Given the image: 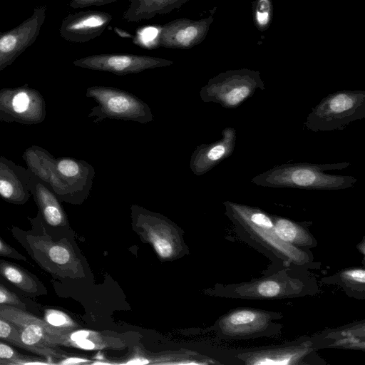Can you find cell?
Segmentation results:
<instances>
[{"mask_svg":"<svg viewBox=\"0 0 365 365\" xmlns=\"http://www.w3.org/2000/svg\"><path fill=\"white\" fill-rule=\"evenodd\" d=\"M214 19L212 16L199 20L180 18L163 24L158 36L159 46L189 49L204 41Z\"/></svg>","mask_w":365,"mask_h":365,"instance_id":"cell-13","label":"cell"},{"mask_svg":"<svg viewBox=\"0 0 365 365\" xmlns=\"http://www.w3.org/2000/svg\"><path fill=\"white\" fill-rule=\"evenodd\" d=\"M1 33V30H0V34Z\"/></svg>","mask_w":365,"mask_h":365,"instance_id":"cell-35","label":"cell"},{"mask_svg":"<svg viewBox=\"0 0 365 365\" xmlns=\"http://www.w3.org/2000/svg\"><path fill=\"white\" fill-rule=\"evenodd\" d=\"M0 360L11 364H48V361H42L39 357L21 354L6 342L0 341Z\"/></svg>","mask_w":365,"mask_h":365,"instance_id":"cell-23","label":"cell"},{"mask_svg":"<svg viewBox=\"0 0 365 365\" xmlns=\"http://www.w3.org/2000/svg\"><path fill=\"white\" fill-rule=\"evenodd\" d=\"M283 317L280 312L238 307L225 314L218 327L224 338L232 340L271 337L281 333L282 324L277 321Z\"/></svg>","mask_w":365,"mask_h":365,"instance_id":"cell-9","label":"cell"},{"mask_svg":"<svg viewBox=\"0 0 365 365\" xmlns=\"http://www.w3.org/2000/svg\"><path fill=\"white\" fill-rule=\"evenodd\" d=\"M46 11V5L38 6L19 25L0 34V71L12 64L35 42L45 21Z\"/></svg>","mask_w":365,"mask_h":365,"instance_id":"cell-12","label":"cell"},{"mask_svg":"<svg viewBox=\"0 0 365 365\" xmlns=\"http://www.w3.org/2000/svg\"><path fill=\"white\" fill-rule=\"evenodd\" d=\"M262 277L227 285L223 295L231 299L276 300L313 296L319 286L308 269L274 264Z\"/></svg>","mask_w":365,"mask_h":365,"instance_id":"cell-3","label":"cell"},{"mask_svg":"<svg viewBox=\"0 0 365 365\" xmlns=\"http://www.w3.org/2000/svg\"><path fill=\"white\" fill-rule=\"evenodd\" d=\"M152 239L157 252L161 257H168L172 254V246L168 241L165 239L160 238L157 236L153 237Z\"/></svg>","mask_w":365,"mask_h":365,"instance_id":"cell-29","label":"cell"},{"mask_svg":"<svg viewBox=\"0 0 365 365\" xmlns=\"http://www.w3.org/2000/svg\"><path fill=\"white\" fill-rule=\"evenodd\" d=\"M117 0H71L69 6L73 9H82L92 6H103Z\"/></svg>","mask_w":365,"mask_h":365,"instance_id":"cell-30","label":"cell"},{"mask_svg":"<svg viewBox=\"0 0 365 365\" xmlns=\"http://www.w3.org/2000/svg\"><path fill=\"white\" fill-rule=\"evenodd\" d=\"M112 19L111 14L101 11L72 13L62 20L59 33L67 41L85 43L100 36Z\"/></svg>","mask_w":365,"mask_h":365,"instance_id":"cell-14","label":"cell"},{"mask_svg":"<svg viewBox=\"0 0 365 365\" xmlns=\"http://www.w3.org/2000/svg\"><path fill=\"white\" fill-rule=\"evenodd\" d=\"M29 186L42 221L52 227L63 225L66 223V216L60 200L48 184L32 173Z\"/></svg>","mask_w":365,"mask_h":365,"instance_id":"cell-18","label":"cell"},{"mask_svg":"<svg viewBox=\"0 0 365 365\" xmlns=\"http://www.w3.org/2000/svg\"><path fill=\"white\" fill-rule=\"evenodd\" d=\"M73 63L83 68L124 76L140 73L148 69L169 66L174 62L163 58L145 55L103 53L76 59Z\"/></svg>","mask_w":365,"mask_h":365,"instance_id":"cell-11","label":"cell"},{"mask_svg":"<svg viewBox=\"0 0 365 365\" xmlns=\"http://www.w3.org/2000/svg\"><path fill=\"white\" fill-rule=\"evenodd\" d=\"M324 282L339 285L346 293L357 299L365 298V270L364 267L344 269L324 278Z\"/></svg>","mask_w":365,"mask_h":365,"instance_id":"cell-22","label":"cell"},{"mask_svg":"<svg viewBox=\"0 0 365 365\" xmlns=\"http://www.w3.org/2000/svg\"><path fill=\"white\" fill-rule=\"evenodd\" d=\"M190 0H130V4L123 15L128 22L150 19L156 15L170 13L179 9Z\"/></svg>","mask_w":365,"mask_h":365,"instance_id":"cell-19","label":"cell"},{"mask_svg":"<svg viewBox=\"0 0 365 365\" xmlns=\"http://www.w3.org/2000/svg\"><path fill=\"white\" fill-rule=\"evenodd\" d=\"M86 96L98 103L92 108L88 117L98 123L109 118L131 120L145 124L153 121L149 106L135 95L110 86H94L86 89Z\"/></svg>","mask_w":365,"mask_h":365,"instance_id":"cell-7","label":"cell"},{"mask_svg":"<svg viewBox=\"0 0 365 365\" xmlns=\"http://www.w3.org/2000/svg\"><path fill=\"white\" fill-rule=\"evenodd\" d=\"M0 304L14 307L27 311L26 304L18 295L0 284Z\"/></svg>","mask_w":365,"mask_h":365,"instance_id":"cell-26","label":"cell"},{"mask_svg":"<svg viewBox=\"0 0 365 365\" xmlns=\"http://www.w3.org/2000/svg\"><path fill=\"white\" fill-rule=\"evenodd\" d=\"M365 118V91L343 90L324 97L308 114L304 126L313 132L344 129Z\"/></svg>","mask_w":365,"mask_h":365,"instance_id":"cell-5","label":"cell"},{"mask_svg":"<svg viewBox=\"0 0 365 365\" xmlns=\"http://www.w3.org/2000/svg\"><path fill=\"white\" fill-rule=\"evenodd\" d=\"M258 90H264L260 73L242 68L222 72L210 78L201 88L200 96L203 102L215 103L233 109L240 106Z\"/></svg>","mask_w":365,"mask_h":365,"instance_id":"cell-6","label":"cell"},{"mask_svg":"<svg viewBox=\"0 0 365 365\" xmlns=\"http://www.w3.org/2000/svg\"><path fill=\"white\" fill-rule=\"evenodd\" d=\"M226 215L242 240L267 256L274 264L317 269L310 250L292 246L277 235L271 215L262 210L230 201L224 202Z\"/></svg>","mask_w":365,"mask_h":365,"instance_id":"cell-1","label":"cell"},{"mask_svg":"<svg viewBox=\"0 0 365 365\" xmlns=\"http://www.w3.org/2000/svg\"><path fill=\"white\" fill-rule=\"evenodd\" d=\"M236 140V130L227 127L222 131L221 139L197 146L190 160L191 171L195 175L200 176L212 170L231 156L235 148Z\"/></svg>","mask_w":365,"mask_h":365,"instance_id":"cell-15","label":"cell"},{"mask_svg":"<svg viewBox=\"0 0 365 365\" xmlns=\"http://www.w3.org/2000/svg\"><path fill=\"white\" fill-rule=\"evenodd\" d=\"M0 256L7 257L9 258H12L18 260H24L25 262L27 261V259L19 252L16 250H15L13 247L10 246L7 244L1 237H0Z\"/></svg>","mask_w":365,"mask_h":365,"instance_id":"cell-28","label":"cell"},{"mask_svg":"<svg viewBox=\"0 0 365 365\" xmlns=\"http://www.w3.org/2000/svg\"><path fill=\"white\" fill-rule=\"evenodd\" d=\"M31 174L29 168L0 155V197L14 205L27 202L31 195L29 186Z\"/></svg>","mask_w":365,"mask_h":365,"instance_id":"cell-16","label":"cell"},{"mask_svg":"<svg viewBox=\"0 0 365 365\" xmlns=\"http://www.w3.org/2000/svg\"><path fill=\"white\" fill-rule=\"evenodd\" d=\"M76 344L83 349L91 350L95 346L94 344L90 340L83 339L75 341Z\"/></svg>","mask_w":365,"mask_h":365,"instance_id":"cell-32","label":"cell"},{"mask_svg":"<svg viewBox=\"0 0 365 365\" xmlns=\"http://www.w3.org/2000/svg\"><path fill=\"white\" fill-rule=\"evenodd\" d=\"M274 13L272 0H256L253 6V20L256 27L261 31L269 28Z\"/></svg>","mask_w":365,"mask_h":365,"instance_id":"cell-24","label":"cell"},{"mask_svg":"<svg viewBox=\"0 0 365 365\" xmlns=\"http://www.w3.org/2000/svg\"><path fill=\"white\" fill-rule=\"evenodd\" d=\"M22 158L32 173L47 182L60 200L80 203L93 186L94 168L71 157L55 158L38 145L27 148Z\"/></svg>","mask_w":365,"mask_h":365,"instance_id":"cell-2","label":"cell"},{"mask_svg":"<svg viewBox=\"0 0 365 365\" xmlns=\"http://www.w3.org/2000/svg\"><path fill=\"white\" fill-rule=\"evenodd\" d=\"M149 361L147 359H132L128 362H126V364H130V365H143L145 364H148Z\"/></svg>","mask_w":365,"mask_h":365,"instance_id":"cell-34","label":"cell"},{"mask_svg":"<svg viewBox=\"0 0 365 365\" xmlns=\"http://www.w3.org/2000/svg\"><path fill=\"white\" fill-rule=\"evenodd\" d=\"M0 275L27 295H44L47 289L35 275L10 262L0 259Z\"/></svg>","mask_w":365,"mask_h":365,"instance_id":"cell-21","label":"cell"},{"mask_svg":"<svg viewBox=\"0 0 365 365\" xmlns=\"http://www.w3.org/2000/svg\"><path fill=\"white\" fill-rule=\"evenodd\" d=\"M0 339L28 351L20 339L19 329L11 322L0 316Z\"/></svg>","mask_w":365,"mask_h":365,"instance_id":"cell-25","label":"cell"},{"mask_svg":"<svg viewBox=\"0 0 365 365\" xmlns=\"http://www.w3.org/2000/svg\"><path fill=\"white\" fill-rule=\"evenodd\" d=\"M89 335V332L87 331H85V330H80V331H75L73 333H72L71 335H70V339L75 342L78 340H81V339H86V337Z\"/></svg>","mask_w":365,"mask_h":365,"instance_id":"cell-31","label":"cell"},{"mask_svg":"<svg viewBox=\"0 0 365 365\" xmlns=\"http://www.w3.org/2000/svg\"><path fill=\"white\" fill-rule=\"evenodd\" d=\"M349 165V162L323 164L284 163L257 175L251 179V182L267 187L316 190H343L353 187L357 179L351 175L330 174L327 171L341 170Z\"/></svg>","mask_w":365,"mask_h":365,"instance_id":"cell-4","label":"cell"},{"mask_svg":"<svg viewBox=\"0 0 365 365\" xmlns=\"http://www.w3.org/2000/svg\"><path fill=\"white\" fill-rule=\"evenodd\" d=\"M46 115L43 96L27 83L0 90V121L34 125L42 123Z\"/></svg>","mask_w":365,"mask_h":365,"instance_id":"cell-10","label":"cell"},{"mask_svg":"<svg viewBox=\"0 0 365 365\" xmlns=\"http://www.w3.org/2000/svg\"><path fill=\"white\" fill-rule=\"evenodd\" d=\"M43 320L48 324L57 328L66 326L68 323V318L62 312L54 309H46Z\"/></svg>","mask_w":365,"mask_h":365,"instance_id":"cell-27","label":"cell"},{"mask_svg":"<svg viewBox=\"0 0 365 365\" xmlns=\"http://www.w3.org/2000/svg\"><path fill=\"white\" fill-rule=\"evenodd\" d=\"M312 336H301L282 344L231 349V364L247 365H304L317 364Z\"/></svg>","mask_w":365,"mask_h":365,"instance_id":"cell-8","label":"cell"},{"mask_svg":"<svg viewBox=\"0 0 365 365\" xmlns=\"http://www.w3.org/2000/svg\"><path fill=\"white\" fill-rule=\"evenodd\" d=\"M87 361L86 359H81V358H76V357H70L65 359L59 362L58 364H80L83 362Z\"/></svg>","mask_w":365,"mask_h":365,"instance_id":"cell-33","label":"cell"},{"mask_svg":"<svg viewBox=\"0 0 365 365\" xmlns=\"http://www.w3.org/2000/svg\"><path fill=\"white\" fill-rule=\"evenodd\" d=\"M312 338L316 350L331 347L364 351L365 322L362 320L339 328L324 330Z\"/></svg>","mask_w":365,"mask_h":365,"instance_id":"cell-17","label":"cell"},{"mask_svg":"<svg viewBox=\"0 0 365 365\" xmlns=\"http://www.w3.org/2000/svg\"><path fill=\"white\" fill-rule=\"evenodd\" d=\"M278 236L294 247L309 251L317 246V242L308 228L302 223L280 216L271 215Z\"/></svg>","mask_w":365,"mask_h":365,"instance_id":"cell-20","label":"cell"}]
</instances>
